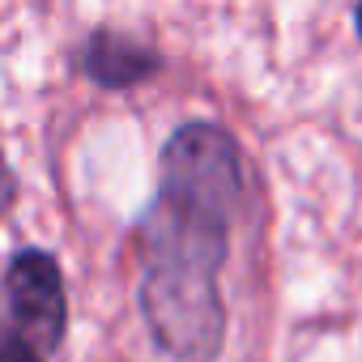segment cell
Wrapping results in <instances>:
<instances>
[{"instance_id":"cell-1","label":"cell","mask_w":362,"mask_h":362,"mask_svg":"<svg viewBox=\"0 0 362 362\" xmlns=\"http://www.w3.org/2000/svg\"><path fill=\"white\" fill-rule=\"evenodd\" d=\"M239 205V141L209 119L179 124L158 158V192L132 230L141 320L175 362H214L226 345L218 277L230 260Z\"/></svg>"},{"instance_id":"cell-2","label":"cell","mask_w":362,"mask_h":362,"mask_svg":"<svg viewBox=\"0 0 362 362\" xmlns=\"http://www.w3.org/2000/svg\"><path fill=\"white\" fill-rule=\"evenodd\" d=\"M5 307L22 337H30L43 354H56L69 332V298L64 277L52 252L22 247L5 269Z\"/></svg>"},{"instance_id":"cell-3","label":"cell","mask_w":362,"mask_h":362,"mask_svg":"<svg viewBox=\"0 0 362 362\" xmlns=\"http://www.w3.org/2000/svg\"><path fill=\"white\" fill-rule=\"evenodd\" d=\"M81 69L103 90H128V86L153 77L162 69V56L136 39L115 35V30H94L86 52H81Z\"/></svg>"},{"instance_id":"cell-4","label":"cell","mask_w":362,"mask_h":362,"mask_svg":"<svg viewBox=\"0 0 362 362\" xmlns=\"http://www.w3.org/2000/svg\"><path fill=\"white\" fill-rule=\"evenodd\" d=\"M0 362H47V354L13 328V332H0Z\"/></svg>"},{"instance_id":"cell-5","label":"cell","mask_w":362,"mask_h":362,"mask_svg":"<svg viewBox=\"0 0 362 362\" xmlns=\"http://www.w3.org/2000/svg\"><path fill=\"white\" fill-rule=\"evenodd\" d=\"M13 197H18V184H13V175H9L5 158H0V214H5V209L13 205Z\"/></svg>"},{"instance_id":"cell-6","label":"cell","mask_w":362,"mask_h":362,"mask_svg":"<svg viewBox=\"0 0 362 362\" xmlns=\"http://www.w3.org/2000/svg\"><path fill=\"white\" fill-rule=\"evenodd\" d=\"M354 26H358V39H362V0L354 5Z\"/></svg>"}]
</instances>
